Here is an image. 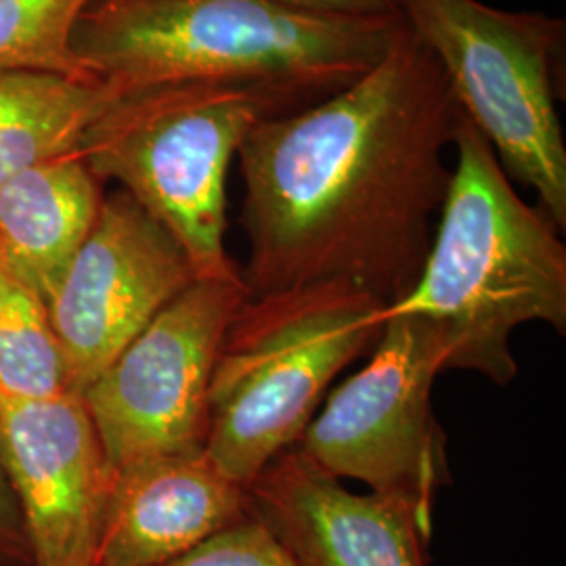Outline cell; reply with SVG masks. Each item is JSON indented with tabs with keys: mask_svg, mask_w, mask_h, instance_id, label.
<instances>
[{
	"mask_svg": "<svg viewBox=\"0 0 566 566\" xmlns=\"http://www.w3.org/2000/svg\"><path fill=\"white\" fill-rule=\"evenodd\" d=\"M462 120L439 63L401 23L364 76L259 122L238 151L248 294L336 283L401 303L424 269Z\"/></svg>",
	"mask_w": 566,
	"mask_h": 566,
	"instance_id": "cell-1",
	"label": "cell"
},
{
	"mask_svg": "<svg viewBox=\"0 0 566 566\" xmlns=\"http://www.w3.org/2000/svg\"><path fill=\"white\" fill-rule=\"evenodd\" d=\"M401 30L275 0H95L72 51L91 78L128 93L170 82H248L315 103L364 76Z\"/></svg>",
	"mask_w": 566,
	"mask_h": 566,
	"instance_id": "cell-2",
	"label": "cell"
},
{
	"mask_svg": "<svg viewBox=\"0 0 566 566\" xmlns=\"http://www.w3.org/2000/svg\"><path fill=\"white\" fill-rule=\"evenodd\" d=\"M455 166L424 269L388 313H416L446 329V369L506 386L518 364V325L566 332V245L539 206L526 203L483 135L462 120Z\"/></svg>",
	"mask_w": 566,
	"mask_h": 566,
	"instance_id": "cell-3",
	"label": "cell"
},
{
	"mask_svg": "<svg viewBox=\"0 0 566 566\" xmlns=\"http://www.w3.org/2000/svg\"><path fill=\"white\" fill-rule=\"evenodd\" d=\"M301 97L248 82H170L122 93L78 143L99 181L120 182L179 242L200 280L235 277L224 248L227 175L248 133L303 109Z\"/></svg>",
	"mask_w": 566,
	"mask_h": 566,
	"instance_id": "cell-4",
	"label": "cell"
},
{
	"mask_svg": "<svg viewBox=\"0 0 566 566\" xmlns=\"http://www.w3.org/2000/svg\"><path fill=\"white\" fill-rule=\"evenodd\" d=\"M388 304L348 285L248 296L224 334L208 392L203 453L248 486L296 446L336 376L380 340Z\"/></svg>",
	"mask_w": 566,
	"mask_h": 566,
	"instance_id": "cell-5",
	"label": "cell"
},
{
	"mask_svg": "<svg viewBox=\"0 0 566 566\" xmlns=\"http://www.w3.org/2000/svg\"><path fill=\"white\" fill-rule=\"evenodd\" d=\"M397 15L439 63L462 116L506 175L531 187L565 231V20L483 0H397Z\"/></svg>",
	"mask_w": 566,
	"mask_h": 566,
	"instance_id": "cell-6",
	"label": "cell"
},
{
	"mask_svg": "<svg viewBox=\"0 0 566 566\" xmlns=\"http://www.w3.org/2000/svg\"><path fill=\"white\" fill-rule=\"evenodd\" d=\"M369 361L344 380L296 447L334 479L401 500L432 528L437 493L451 483L447 437L432 409L446 371V329L416 313H388Z\"/></svg>",
	"mask_w": 566,
	"mask_h": 566,
	"instance_id": "cell-7",
	"label": "cell"
},
{
	"mask_svg": "<svg viewBox=\"0 0 566 566\" xmlns=\"http://www.w3.org/2000/svg\"><path fill=\"white\" fill-rule=\"evenodd\" d=\"M248 296L242 275L196 280L82 390L114 472L203 451L212 371Z\"/></svg>",
	"mask_w": 566,
	"mask_h": 566,
	"instance_id": "cell-8",
	"label": "cell"
},
{
	"mask_svg": "<svg viewBox=\"0 0 566 566\" xmlns=\"http://www.w3.org/2000/svg\"><path fill=\"white\" fill-rule=\"evenodd\" d=\"M196 280L179 242L126 191L103 196L97 223L46 304L70 388L82 392Z\"/></svg>",
	"mask_w": 566,
	"mask_h": 566,
	"instance_id": "cell-9",
	"label": "cell"
},
{
	"mask_svg": "<svg viewBox=\"0 0 566 566\" xmlns=\"http://www.w3.org/2000/svg\"><path fill=\"white\" fill-rule=\"evenodd\" d=\"M0 468L32 566H95L114 470L81 392L0 399Z\"/></svg>",
	"mask_w": 566,
	"mask_h": 566,
	"instance_id": "cell-10",
	"label": "cell"
},
{
	"mask_svg": "<svg viewBox=\"0 0 566 566\" xmlns=\"http://www.w3.org/2000/svg\"><path fill=\"white\" fill-rule=\"evenodd\" d=\"M250 512L303 566H428L432 528L401 500L353 493L290 447L245 486Z\"/></svg>",
	"mask_w": 566,
	"mask_h": 566,
	"instance_id": "cell-11",
	"label": "cell"
},
{
	"mask_svg": "<svg viewBox=\"0 0 566 566\" xmlns=\"http://www.w3.org/2000/svg\"><path fill=\"white\" fill-rule=\"evenodd\" d=\"M250 514L245 486L206 453L143 460L114 472L95 566H164Z\"/></svg>",
	"mask_w": 566,
	"mask_h": 566,
	"instance_id": "cell-12",
	"label": "cell"
},
{
	"mask_svg": "<svg viewBox=\"0 0 566 566\" xmlns=\"http://www.w3.org/2000/svg\"><path fill=\"white\" fill-rule=\"evenodd\" d=\"M102 185L78 151H70L0 187V261L44 304L97 223Z\"/></svg>",
	"mask_w": 566,
	"mask_h": 566,
	"instance_id": "cell-13",
	"label": "cell"
},
{
	"mask_svg": "<svg viewBox=\"0 0 566 566\" xmlns=\"http://www.w3.org/2000/svg\"><path fill=\"white\" fill-rule=\"evenodd\" d=\"M118 95L99 81L0 72V187L36 164L76 151L84 130Z\"/></svg>",
	"mask_w": 566,
	"mask_h": 566,
	"instance_id": "cell-14",
	"label": "cell"
},
{
	"mask_svg": "<svg viewBox=\"0 0 566 566\" xmlns=\"http://www.w3.org/2000/svg\"><path fill=\"white\" fill-rule=\"evenodd\" d=\"M70 390L46 304L0 269V399L41 401Z\"/></svg>",
	"mask_w": 566,
	"mask_h": 566,
	"instance_id": "cell-15",
	"label": "cell"
},
{
	"mask_svg": "<svg viewBox=\"0 0 566 566\" xmlns=\"http://www.w3.org/2000/svg\"><path fill=\"white\" fill-rule=\"evenodd\" d=\"M95 0H0V72L36 70L95 81L72 51V34Z\"/></svg>",
	"mask_w": 566,
	"mask_h": 566,
	"instance_id": "cell-16",
	"label": "cell"
},
{
	"mask_svg": "<svg viewBox=\"0 0 566 566\" xmlns=\"http://www.w3.org/2000/svg\"><path fill=\"white\" fill-rule=\"evenodd\" d=\"M164 566H303L252 512Z\"/></svg>",
	"mask_w": 566,
	"mask_h": 566,
	"instance_id": "cell-17",
	"label": "cell"
},
{
	"mask_svg": "<svg viewBox=\"0 0 566 566\" xmlns=\"http://www.w3.org/2000/svg\"><path fill=\"white\" fill-rule=\"evenodd\" d=\"M294 9L338 18H392L397 0H275Z\"/></svg>",
	"mask_w": 566,
	"mask_h": 566,
	"instance_id": "cell-18",
	"label": "cell"
},
{
	"mask_svg": "<svg viewBox=\"0 0 566 566\" xmlns=\"http://www.w3.org/2000/svg\"><path fill=\"white\" fill-rule=\"evenodd\" d=\"M0 552L18 554V558L23 552H28L20 507L15 504V497L4 479L2 468H0Z\"/></svg>",
	"mask_w": 566,
	"mask_h": 566,
	"instance_id": "cell-19",
	"label": "cell"
},
{
	"mask_svg": "<svg viewBox=\"0 0 566 566\" xmlns=\"http://www.w3.org/2000/svg\"><path fill=\"white\" fill-rule=\"evenodd\" d=\"M0 269H4V266H2V261H0Z\"/></svg>",
	"mask_w": 566,
	"mask_h": 566,
	"instance_id": "cell-20",
	"label": "cell"
},
{
	"mask_svg": "<svg viewBox=\"0 0 566 566\" xmlns=\"http://www.w3.org/2000/svg\"><path fill=\"white\" fill-rule=\"evenodd\" d=\"M0 566H4V565H0Z\"/></svg>",
	"mask_w": 566,
	"mask_h": 566,
	"instance_id": "cell-21",
	"label": "cell"
}]
</instances>
